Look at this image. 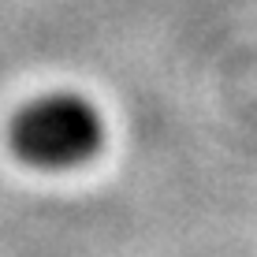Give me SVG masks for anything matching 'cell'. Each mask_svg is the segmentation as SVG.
Wrapping results in <instances>:
<instances>
[{"instance_id": "cell-1", "label": "cell", "mask_w": 257, "mask_h": 257, "mask_svg": "<svg viewBox=\"0 0 257 257\" xmlns=\"http://www.w3.org/2000/svg\"><path fill=\"white\" fill-rule=\"evenodd\" d=\"M104 142V119L93 101L71 90H52L26 101L12 119V149L34 168L86 164Z\"/></svg>"}]
</instances>
